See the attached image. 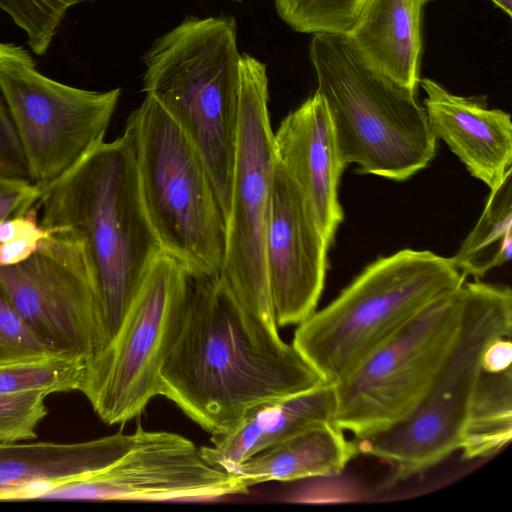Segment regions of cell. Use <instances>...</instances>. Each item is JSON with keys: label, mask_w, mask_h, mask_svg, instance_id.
<instances>
[{"label": "cell", "mask_w": 512, "mask_h": 512, "mask_svg": "<svg viewBox=\"0 0 512 512\" xmlns=\"http://www.w3.org/2000/svg\"><path fill=\"white\" fill-rule=\"evenodd\" d=\"M160 383V395L217 435L231 432L257 406L325 381L278 327L243 307L220 273L190 276Z\"/></svg>", "instance_id": "cell-1"}, {"label": "cell", "mask_w": 512, "mask_h": 512, "mask_svg": "<svg viewBox=\"0 0 512 512\" xmlns=\"http://www.w3.org/2000/svg\"><path fill=\"white\" fill-rule=\"evenodd\" d=\"M36 205L43 228L82 245L107 344L163 253L144 207L130 132L101 142L46 187Z\"/></svg>", "instance_id": "cell-2"}, {"label": "cell", "mask_w": 512, "mask_h": 512, "mask_svg": "<svg viewBox=\"0 0 512 512\" xmlns=\"http://www.w3.org/2000/svg\"><path fill=\"white\" fill-rule=\"evenodd\" d=\"M240 57L233 18H190L145 56L143 91L201 155L226 216L239 117Z\"/></svg>", "instance_id": "cell-3"}, {"label": "cell", "mask_w": 512, "mask_h": 512, "mask_svg": "<svg viewBox=\"0 0 512 512\" xmlns=\"http://www.w3.org/2000/svg\"><path fill=\"white\" fill-rule=\"evenodd\" d=\"M309 57L345 168L404 181L430 163L437 139L417 92L366 65L342 35L313 34Z\"/></svg>", "instance_id": "cell-4"}, {"label": "cell", "mask_w": 512, "mask_h": 512, "mask_svg": "<svg viewBox=\"0 0 512 512\" xmlns=\"http://www.w3.org/2000/svg\"><path fill=\"white\" fill-rule=\"evenodd\" d=\"M465 279L451 258L428 250L403 249L381 257L300 323L292 344L325 382L335 384Z\"/></svg>", "instance_id": "cell-5"}, {"label": "cell", "mask_w": 512, "mask_h": 512, "mask_svg": "<svg viewBox=\"0 0 512 512\" xmlns=\"http://www.w3.org/2000/svg\"><path fill=\"white\" fill-rule=\"evenodd\" d=\"M125 128L134 144L144 207L163 253L193 278L220 274L227 222L201 155L150 96Z\"/></svg>", "instance_id": "cell-6"}, {"label": "cell", "mask_w": 512, "mask_h": 512, "mask_svg": "<svg viewBox=\"0 0 512 512\" xmlns=\"http://www.w3.org/2000/svg\"><path fill=\"white\" fill-rule=\"evenodd\" d=\"M512 334V291L475 279L464 282L459 330L427 394L400 422L355 437L358 453L392 469L393 480L422 473L460 448L482 357L495 339Z\"/></svg>", "instance_id": "cell-7"}, {"label": "cell", "mask_w": 512, "mask_h": 512, "mask_svg": "<svg viewBox=\"0 0 512 512\" xmlns=\"http://www.w3.org/2000/svg\"><path fill=\"white\" fill-rule=\"evenodd\" d=\"M463 284L434 299L334 384L333 423L361 437L388 428L415 410L456 338Z\"/></svg>", "instance_id": "cell-8"}, {"label": "cell", "mask_w": 512, "mask_h": 512, "mask_svg": "<svg viewBox=\"0 0 512 512\" xmlns=\"http://www.w3.org/2000/svg\"><path fill=\"white\" fill-rule=\"evenodd\" d=\"M189 284L186 270L161 253L113 338L85 363L78 391L104 423H125L160 395V370Z\"/></svg>", "instance_id": "cell-9"}, {"label": "cell", "mask_w": 512, "mask_h": 512, "mask_svg": "<svg viewBox=\"0 0 512 512\" xmlns=\"http://www.w3.org/2000/svg\"><path fill=\"white\" fill-rule=\"evenodd\" d=\"M0 93L30 180L43 191L104 141L121 90L63 84L42 74L25 48L0 42Z\"/></svg>", "instance_id": "cell-10"}, {"label": "cell", "mask_w": 512, "mask_h": 512, "mask_svg": "<svg viewBox=\"0 0 512 512\" xmlns=\"http://www.w3.org/2000/svg\"><path fill=\"white\" fill-rule=\"evenodd\" d=\"M267 103L266 66L241 55L238 129L221 275L250 314L278 327L265 265V234L276 165Z\"/></svg>", "instance_id": "cell-11"}, {"label": "cell", "mask_w": 512, "mask_h": 512, "mask_svg": "<svg viewBox=\"0 0 512 512\" xmlns=\"http://www.w3.org/2000/svg\"><path fill=\"white\" fill-rule=\"evenodd\" d=\"M0 289L54 351L87 362L106 345L92 272L75 239L50 233L25 261L0 266Z\"/></svg>", "instance_id": "cell-12"}, {"label": "cell", "mask_w": 512, "mask_h": 512, "mask_svg": "<svg viewBox=\"0 0 512 512\" xmlns=\"http://www.w3.org/2000/svg\"><path fill=\"white\" fill-rule=\"evenodd\" d=\"M330 245L299 186L276 159L265 265L278 327L299 325L316 310Z\"/></svg>", "instance_id": "cell-13"}, {"label": "cell", "mask_w": 512, "mask_h": 512, "mask_svg": "<svg viewBox=\"0 0 512 512\" xmlns=\"http://www.w3.org/2000/svg\"><path fill=\"white\" fill-rule=\"evenodd\" d=\"M277 161L299 186L330 244L343 221L338 185L341 163L332 122L316 91L273 132Z\"/></svg>", "instance_id": "cell-14"}, {"label": "cell", "mask_w": 512, "mask_h": 512, "mask_svg": "<svg viewBox=\"0 0 512 512\" xmlns=\"http://www.w3.org/2000/svg\"><path fill=\"white\" fill-rule=\"evenodd\" d=\"M424 108L432 133L444 141L468 172L495 189L512 169L510 114L490 108L485 96H460L424 78Z\"/></svg>", "instance_id": "cell-15"}, {"label": "cell", "mask_w": 512, "mask_h": 512, "mask_svg": "<svg viewBox=\"0 0 512 512\" xmlns=\"http://www.w3.org/2000/svg\"><path fill=\"white\" fill-rule=\"evenodd\" d=\"M429 0H361L345 35L370 68L417 92L422 55V13Z\"/></svg>", "instance_id": "cell-16"}, {"label": "cell", "mask_w": 512, "mask_h": 512, "mask_svg": "<svg viewBox=\"0 0 512 512\" xmlns=\"http://www.w3.org/2000/svg\"><path fill=\"white\" fill-rule=\"evenodd\" d=\"M334 384L323 383L307 391L261 404L231 432L211 435L202 447L213 463L231 471L253 455L295 435L333 422Z\"/></svg>", "instance_id": "cell-17"}, {"label": "cell", "mask_w": 512, "mask_h": 512, "mask_svg": "<svg viewBox=\"0 0 512 512\" xmlns=\"http://www.w3.org/2000/svg\"><path fill=\"white\" fill-rule=\"evenodd\" d=\"M106 436L75 443L0 444V501L39 500L50 487L83 477L102 462Z\"/></svg>", "instance_id": "cell-18"}, {"label": "cell", "mask_w": 512, "mask_h": 512, "mask_svg": "<svg viewBox=\"0 0 512 512\" xmlns=\"http://www.w3.org/2000/svg\"><path fill=\"white\" fill-rule=\"evenodd\" d=\"M358 453L354 440L329 422L295 435L248 458L232 472L248 487L341 474Z\"/></svg>", "instance_id": "cell-19"}, {"label": "cell", "mask_w": 512, "mask_h": 512, "mask_svg": "<svg viewBox=\"0 0 512 512\" xmlns=\"http://www.w3.org/2000/svg\"><path fill=\"white\" fill-rule=\"evenodd\" d=\"M512 438V367L482 370L459 450L464 459L489 457Z\"/></svg>", "instance_id": "cell-20"}, {"label": "cell", "mask_w": 512, "mask_h": 512, "mask_svg": "<svg viewBox=\"0 0 512 512\" xmlns=\"http://www.w3.org/2000/svg\"><path fill=\"white\" fill-rule=\"evenodd\" d=\"M512 169L490 190L476 225L451 257L466 278L483 277L511 259L512 253Z\"/></svg>", "instance_id": "cell-21"}, {"label": "cell", "mask_w": 512, "mask_h": 512, "mask_svg": "<svg viewBox=\"0 0 512 512\" xmlns=\"http://www.w3.org/2000/svg\"><path fill=\"white\" fill-rule=\"evenodd\" d=\"M85 363L62 353L0 362V394L41 390L50 395L79 390Z\"/></svg>", "instance_id": "cell-22"}, {"label": "cell", "mask_w": 512, "mask_h": 512, "mask_svg": "<svg viewBox=\"0 0 512 512\" xmlns=\"http://www.w3.org/2000/svg\"><path fill=\"white\" fill-rule=\"evenodd\" d=\"M361 0H275L281 18L295 31L310 34L349 32Z\"/></svg>", "instance_id": "cell-23"}, {"label": "cell", "mask_w": 512, "mask_h": 512, "mask_svg": "<svg viewBox=\"0 0 512 512\" xmlns=\"http://www.w3.org/2000/svg\"><path fill=\"white\" fill-rule=\"evenodd\" d=\"M87 0H0V9L27 35L36 55H44L68 10Z\"/></svg>", "instance_id": "cell-24"}, {"label": "cell", "mask_w": 512, "mask_h": 512, "mask_svg": "<svg viewBox=\"0 0 512 512\" xmlns=\"http://www.w3.org/2000/svg\"><path fill=\"white\" fill-rule=\"evenodd\" d=\"M41 390H26L0 394V444L33 440L36 429L47 415Z\"/></svg>", "instance_id": "cell-25"}, {"label": "cell", "mask_w": 512, "mask_h": 512, "mask_svg": "<svg viewBox=\"0 0 512 512\" xmlns=\"http://www.w3.org/2000/svg\"><path fill=\"white\" fill-rule=\"evenodd\" d=\"M58 353L37 336L0 289V362Z\"/></svg>", "instance_id": "cell-26"}, {"label": "cell", "mask_w": 512, "mask_h": 512, "mask_svg": "<svg viewBox=\"0 0 512 512\" xmlns=\"http://www.w3.org/2000/svg\"><path fill=\"white\" fill-rule=\"evenodd\" d=\"M35 204L20 216L19 228L10 240L0 244V266H10L28 259L38 250L50 232L40 225Z\"/></svg>", "instance_id": "cell-27"}, {"label": "cell", "mask_w": 512, "mask_h": 512, "mask_svg": "<svg viewBox=\"0 0 512 512\" xmlns=\"http://www.w3.org/2000/svg\"><path fill=\"white\" fill-rule=\"evenodd\" d=\"M41 194L42 190L30 179L0 174V222L23 215Z\"/></svg>", "instance_id": "cell-28"}, {"label": "cell", "mask_w": 512, "mask_h": 512, "mask_svg": "<svg viewBox=\"0 0 512 512\" xmlns=\"http://www.w3.org/2000/svg\"><path fill=\"white\" fill-rule=\"evenodd\" d=\"M0 174L30 179L16 130L2 97H0Z\"/></svg>", "instance_id": "cell-29"}, {"label": "cell", "mask_w": 512, "mask_h": 512, "mask_svg": "<svg viewBox=\"0 0 512 512\" xmlns=\"http://www.w3.org/2000/svg\"><path fill=\"white\" fill-rule=\"evenodd\" d=\"M512 343L510 337L493 340L485 349L482 368L488 372H500L511 367Z\"/></svg>", "instance_id": "cell-30"}, {"label": "cell", "mask_w": 512, "mask_h": 512, "mask_svg": "<svg viewBox=\"0 0 512 512\" xmlns=\"http://www.w3.org/2000/svg\"><path fill=\"white\" fill-rule=\"evenodd\" d=\"M500 8L507 16H512V0H490Z\"/></svg>", "instance_id": "cell-31"}]
</instances>
